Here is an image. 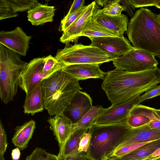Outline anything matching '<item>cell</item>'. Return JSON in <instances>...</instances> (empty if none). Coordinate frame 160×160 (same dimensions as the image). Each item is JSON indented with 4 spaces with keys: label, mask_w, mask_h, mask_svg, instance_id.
I'll use <instances>...</instances> for the list:
<instances>
[{
    "label": "cell",
    "mask_w": 160,
    "mask_h": 160,
    "mask_svg": "<svg viewBox=\"0 0 160 160\" xmlns=\"http://www.w3.org/2000/svg\"><path fill=\"white\" fill-rule=\"evenodd\" d=\"M16 12L29 10L39 3L36 0H8Z\"/></svg>",
    "instance_id": "cell-27"
},
{
    "label": "cell",
    "mask_w": 160,
    "mask_h": 160,
    "mask_svg": "<svg viewBox=\"0 0 160 160\" xmlns=\"http://www.w3.org/2000/svg\"><path fill=\"white\" fill-rule=\"evenodd\" d=\"M99 8L95 1L88 5L87 8L80 17L63 32L60 38V42L65 44L70 42H77L87 22Z\"/></svg>",
    "instance_id": "cell-12"
},
{
    "label": "cell",
    "mask_w": 160,
    "mask_h": 160,
    "mask_svg": "<svg viewBox=\"0 0 160 160\" xmlns=\"http://www.w3.org/2000/svg\"><path fill=\"white\" fill-rule=\"evenodd\" d=\"M153 159L154 158H152L151 155H150L148 157L136 160H153Z\"/></svg>",
    "instance_id": "cell-44"
},
{
    "label": "cell",
    "mask_w": 160,
    "mask_h": 160,
    "mask_svg": "<svg viewBox=\"0 0 160 160\" xmlns=\"http://www.w3.org/2000/svg\"><path fill=\"white\" fill-rule=\"evenodd\" d=\"M62 69L42 81L44 108L51 116L63 114L75 94L82 89L78 81Z\"/></svg>",
    "instance_id": "cell-3"
},
{
    "label": "cell",
    "mask_w": 160,
    "mask_h": 160,
    "mask_svg": "<svg viewBox=\"0 0 160 160\" xmlns=\"http://www.w3.org/2000/svg\"><path fill=\"white\" fill-rule=\"evenodd\" d=\"M120 2V0H113L105 6L102 10L105 13L110 15L120 14L122 11H125V9L123 6L119 4Z\"/></svg>",
    "instance_id": "cell-30"
},
{
    "label": "cell",
    "mask_w": 160,
    "mask_h": 160,
    "mask_svg": "<svg viewBox=\"0 0 160 160\" xmlns=\"http://www.w3.org/2000/svg\"><path fill=\"white\" fill-rule=\"evenodd\" d=\"M88 130L82 129L74 131L66 140L62 149L59 150L58 157H64L79 154L78 148L81 139Z\"/></svg>",
    "instance_id": "cell-22"
},
{
    "label": "cell",
    "mask_w": 160,
    "mask_h": 160,
    "mask_svg": "<svg viewBox=\"0 0 160 160\" xmlns=\"http://www.w3.org/2000/svg\"><path fill=\"white\" fill-rule=\"evenodd\" d=\"M132 128L126 121L95 125L88 129L91 137L86 156L92 160H106Z\"/></svg>",
    "instance_id": "cell-4"
},
{
    "label": "cell",
    "mask_w": 160,
    "mask_h": 160,
    "mask_svg": "<svg viewBox=\"0 0 160 160\" xmlns=\"http://www.w3.org/2000/svg\"><path fill=\"white\" fill-rule=\"evenodd\" d=\"M90 45L118 57L128 53L134 49L130 42L124 36L89 37Z\"/></svg>",
    "instance_id": "cell-10"
},
{
    "label": "cell",
    "mask_w": 160,
    "mask_h": 160,
    "mask_svg": "<svg viewBox=\"0 0 160 160\" xmlns=\"http://www.w3.org/2000/svg\"><path fill=\"white\" fill-rule=\"evenodd\" d=\"M139 97L106 108L98 117L96 125H108L126 121L131 111L141 103Z\"/></svg>",
    "instance_id": "cell-9"
},
{
    "label": "cell",
    "mask_w": 160,
    "mask_h": 160,
    "mask_svg": "<svg viewBox=\"0 0 160 160\" xmlns=\"http://www.w3.org/2000/svg\"><path fill=\"white\" fill-rule=\"evenodd\" d=\"M45 57L36 58L24 67L19 78V86L26 94L36 86L57 71L45 72L44 70Z\"/></svg>",
    "instance_id": "cell-8"
},
{
    "label": "cell",
    "mask_w": 160,
    "mask_h": 160,
    "mask_svg": "<svg viewBox=\"0 0 160 160\" xmlns=\"http://www.w3.org/2000/svg\"><path fill=\"white\" fill-rule=\"evenodd\" d=\"M20 150L17 148L12 151L11 157L12 160H19L20 157Z\"/></svg>",
    "instance_id": "cell-40"
},
{
    "label": "cell",
    "mask_w": 160,
    "mask_h": 160,
    "mask_svg": "<svg viewBox=\"0 0 160 160\" xmlns=\"http://www.w3.org/2000/svg\"><path fill=\"white\" fill-rule=\"evenodd\" d=\"M120 2L123 5L125 9V11L127 12L129 15L132 17L134 16L133 12L135 8L132 6L129 0H120Z\"/></svg>",
    "instance_id": "cell-38"
},
{
    "label": "cell",
    "mask_w": 160,
    "mask_h": 160,
    "mask_svg": "<svg viewBox=\"0 0 160 160\" xmlns=\"http://www.w3.org/2000/svg\"><path fill=\"white\" fill-rule=\"evenodd\" d=\"M89 37H118L108 30L95 22L92 18L87 22L81 36Z\"/></svg>",
    "instance_id": "cell-24"
},
{
    "label": "cell",
    "mask_w": 160,
    "mask_h": 160,
    "mask_svg": "<svg viewBox=\"0 0 160 160\" xmlns=\"http://www.w3.org/2000/svg\"><path fill=\"white\" fill-rule=\"evenodd\" d=\"M151 121V119L148 116L131 111L126 122L130 127L134 128L146 124Z\"/></svg>",
    "instance_id": "cell-25"
},
{
    "label": "cell",
    "mask_w": 160,
    "mask_h": 160,
    "mask_svg": "<svg viewBox=\"0 0 160 160\" xmlns=\"http://www.w3.org/2000/svg\"><path fill=\"white\" fill-rule=\"evenodd\" d=\"M35 128V122L33 120L18 126L15 129L14 135L12 139L14 146L20 150L27 148Z\"/></svg>",
    "instance_id": "cell-20"
},
{
    "label": "cell",
    "mask_w": 160,
    "mask_h": 160,
    "mask_svg": "<svg viewBox=\"0 0 160 160\" xmlns=\"http://www.w3.org/2000/svg\"><path fill=\"white\" fill-rule=\"evenodd\" d=\"M7 138L6 132L2 121L0 122V154L3 155L8 146Z\"/></svg>",
    "instance_id": "cell-34"
},
{
    "label": "cell",
    "mask_w": 160,
    "mask_h": 160,
    "mask_svg": "<svg viewBox=\"0 0 160 160\" xmlns=\"http://www.w3.org/2000/svg\"><path fill=\"white\" fill-rule=\"evenodd\" d=\"M65 67L72 64L103 63L113 61L118 57L98 48L81 43L66 44L64 48L58 50L55 57Z\"/></svg>",
    "instance_id": "cell-6"
},
{
    "label": "cell",
    "mask_w": 160,
    "mask_h": 160,
    "mask_svg": "<svg viewBox=\"0 0 160 160\" xmlns=\"http://www.w3.org/2000/svg\"><path fill=\"white\" fill-rule=\"evenodd\" d=\"M58 158V160H92L82 153Z\"/></svg>",
    "instance_id": "cell-37"
},
{
    "label": "cell",
    "mask_w": 160,
    "mask_h": 160,
    "mask_svg": "<svg viewBox=\"0 0 160 160\" xmlns=\"http://www.w3.org/2000/svg\"><path fill=\"white\" fill-rule=\"evenodd\" d=\"M153 141L134 143L124 146L118 150L112 152L108 156L106 160L121 157Z\"/></svg>",
    "instance_id": "cell-28"
},
{
    "label": "cell",
    "mask_w": 160,
    "mask_h": 160,
    "mask_svg": "<svg viewBox=\"0 0 160 160\" xmlns=\"http://www.w3.org/2000/svg\"><path fill=\"white\" fill-rule=\"evenodd\" d=\"M157 0H129L134 8L155 6Z\"/></svg>",
    "instance_id": "cell-35"
},
{
    "label": "cell",
    "mask_w": 160,
    "mask_h": 160,
    "mask_svg": "<svg viewBox=\"0 0 160 160\" xmlns=\"http://www.w3.org/2000/svg\"><path fill=\"white\" fill-rule=\"evenodd\" d=\"M0 160H5L3 156V155L0 154Z\"/></svg>",
    "instance_id": "cell-47"
},
{
    "label": "cell",
    "mask_w": 160,
    "mask_h": 160,
    "mask_svg": "<svg viewBox=\"0 0 160 160\" xmlns=\"http://www.w3.org/2000/svg\"><path fill=\"white\" fill-rule=\"evenodd\" d=\"M50 154L41 148H36L25 160H48Z\"/></svg>",
    "instance_id": "cell-31"
},
{
    "label": "cell",
    "mask_w": 160,
    "mask_h": 160,
    "mask_svg": "<svg viewBox=\"0 0 160 160\" xmlns=\"http://www.w3.org/2000/svg\"><path fill=\"white\" fill-rule=\"evenodd\" d=\"M48 160H58L57 156L50 153Z\"/></svg>",
    "instance_id": "cell-43"
},
{
    "label": "cell",
    "mask_w": 160,
    "mask_h": 160,
    "mask_svg": "<svg viewBox=\"0 0 160 160\" xmlns=\"http://www.w3.org/2000/svg\"><path fill=\"white\" fill-rule=\"evenodd\" d=\"M92 19L118 37L124 36V32L127 30L128 19L123 14L111 15L105 13L102 9H98Z\"/></svg>",
    "instance_id": "cell-13"
},
{
    "label": "cell",
    "mask_w": 160,
    "mask_h": 160,
    "mask_svg": "<svg viewBox=\"0 0 160 160\" xmlns=\"http://www.w3.org/2000/svg\"><path fill=\"white\" fill-rule=\"evenodd\" d=\"M155 112L160 117V109H155Z\"/></svg>",
    "instance_id": "cell-46"
},
{
    "label": "cell",
    "mask_w": 160,
    "mask_h": 160,
    "mask_svg": "<svg viewBox=\"0 0 160 160\" xmlns=\"http://www.w3.org/2000/svg\"><path fill=\"white\" fill-rule=\"evenodd\" d=\"M20 56L0 44V96L5 104L13 100L17 94L20 73L27 63Z\"/></svg>",
    "instance_id": "cell-5"
},
{
    "label": "cell",
    "mask_w": 160,
    "mask_h": 160,
    "mask_svg": "<svg viewBox=\"0 0 160 160\" xmlns=\"http://www.w3.org/2000/svg\"><path fill=\"white\" fill-rule=\"evenodd\" d=\"M93 107L90 96L85 92L79 91L74 95L66 110L75 122L81 118Z\"/></svg>",
    "instance_id": "cell-17"
},
{
    "label": "cell",
    "mask_w": 160,
    "mask_h": 160,
    "mask_svg": "<svg viewBox=\"0 0 160 160\" xmlns=\"http://www.w3.org/2000/svg\"><path fill=\"white\" fill-rule=\"evenodd\" d=\"M160 156V148L158 149L154 152L151 155L152 158H156Z\"/></svg>",
    "instance_id": "cell-42"
},
{
    "label": "cell",
    "mask_w": 160,
    "mask_h": 160,
    "mask_svg": "<svg viewBox=\"0 0 160 160\" xmlns=\"http://www.w3.org/2000/svg\"><path fill=\"white\" fill-rule=\"evenodd\" d=\"M160 83V68L138 72L116 68L106 72L102 87L111 106L127 102Z\"/></svg>",
    "instance_id": "cell-1"
},
{
    "label": "cell",
    "mask_w": 160,
    "mask_h": 160,
    "mask_svg": "<svg viewBox=\"0 0 160 160\" xmlns=\"http://www.w3.org/2000/svg\"><path fill=\"white\" fill-rule=\"evenodd\" d=\"M116 68L129 72H138L155 68L158 64L155 57L141 49L134 48L112 61Z\"/></svg>",
    "instance_id": "cell-7"
},
{
    "label": "cell",
    "mask_w": 160,
    "mask_h": 160,
    "mask_svg": "<svg viewBox=\"0 0 160 160\" xmlns=\"http://www.w3.org/2000/svg\"><path fill=\"white\" fill-rule=\"evenodd\" d=\"M113 0H98L95 1L98 4L102 7L105 6L108 3L112 2Z\"/></svg>",
    "instance_id": "cell-41"
},
{
    "label": "cell",
    "mask_w": 160,
    "mask_h": 160,
    "mask_svg": "<svg viewBox=\"0 0 160 160\" xmlns=\"http://www.w3.org/2000/svg\"><path fill=\"white\" fill-rule=\"evenodd\" d=\"M88 7V5L85 6L75 13L67 15L61 21L59 31H65L80 17Z\"/></svg>",
    "instance_id": "cell-26"
},
{
    "label": "cell",
    "mask_w": 160,
    "mask_h": 160,
    "mask_svg": "<svg viewBox=\"0 0 160 160\" xmlns=\"http://www.w3.org/2000/svg\"><path fill=\"white\" fill-rule=\"evenodd\" d=\"M50 128L53 132L58 143L59 150L62 148L66 140L73 132V122L63 113L54 115L47 120Z\"/></svg>",
    "instance_id": "cell-15"
},
{
    "label": "cell",
    "mask_w": 160,
    "mask_h": 160,
    "mask_svg": "<svg viewBox=\"0 0 160 160\" xmlns=\"http://www.w3.org/2000/svg\"><path fill=\"white\" fill-rule=\"evenodd\" d=\"M153 160H160V156L153 159Z\"/></svg>",
    "instance_id": "cell-49"
},
{
    "label": "cell",
    "mask_w": 160,
    "mask_h": 160,
    "mask_svg": "<svg viewBox=\"0 0 160 160\" xmlns=\"http://www.w3.org/2000/svg\"><path fill=\"white\" fill-rule=\"evenodd\" d=\"M160 148V139L149 142L121 157L107 160H136L148 157Z\"/></svg>",
    "instance_id": "cell-23"
},
{
    "label": "cell",
    "mask_w": 160,
    "mask_h": 160,
    "mask_svg": "<svg viewBox=\"0 0 160 160\" xmlns=\"http://www.w3.org/2000/svg\"><path fill=\"white\" fill-rule=\"evenodd\" d=\"M55 9L53 6L40 3L27 12L28 20L33 25L38 26L47 22H52Z\"/></svg>",
    "instance_id": "cell-19"
},
{
    "label": "cell",
    "mask_w": 160,
    "mask_h": 160,
    "mask_svg": "<svg viewBox=\"0 0 160 160\" xmlns=\"http://www.w3.org/2000/svg\"><path fill=\"white\" fill-rule=\"evenodd\" d=\"M18 14L15 12L8 0L0 1V20L17 16Z\"/></svg>",
    "instance_id": "cell-29"
},
{
    "label": "cell",
    "mask_w": 160,
    "mask_h": 160,
    "mask_svg": "<svg viewBox=\"0 0 160 160\" xmlns=\"http://www.w3.org/2000/svg\"><path fill=\"white\" fill-rule=\"evenodd\" d=\"M126 33L134 48L160 58V23L157 15L150 9L137 10L128 23Z\"/></svg>",
    "instance_id": "cell-2"
},
{
    "label": "cell",
    "mask_w": 160,
    "mask_h": 160,
    "mask_svg": "<svg viewBox=\"0 0 160 160\" xmlns=\"http://www.w3.org/2000/svg\"><path fill=\"white\" fill-rule=\"evenodd\" d=\"M157 18L160 23V13L157 15Z\"/></svg>",
    "instance_id": "cell-48"
},
{
    "label": "cell",
    "mask_w": 160,
    "mask_h": 160,
    "mask_svg": "<svg viewBox=\"0 0 160 160\" xmlns=\"http://www.w3.org/2000/svg\"><path fill=\"white\" fill-rule=\"evenodd\" d=\"M100 64L97 63L72 64L66 66L62 70L78 81L92 78L103 79L106 72L100 69Z\"/></svg>",
    "instance_id": "cell-16"
},
{
    "label": "cell",
    "mask_w": 160,
    "mask_h": 160,
    "mask_svg": "<svg viewBox=\"0 0 160 160\" xmlns=\"http://www.w3.org/2000/svg\"><path fill=\"white\" fill-rule=\"evenodd\" d=\"M155 6L160 9V0H157Z\"/></svg>",
    "instance_id": "cell-45"
},
{
    "label": "cell",
    "mask_w": 160,
    "mask_h": 160,
    "mask_svg": "<svg viewBox=\"0 0 160 160\" xmlns=\"http://www.w3.org/2000/svg\"><path fill=\"white\" fill-rule=\"evenodd\" d=\"M23 107L24 112L30 114L32 115L42 112L44 109L42 82L38 83L29 92L26 94Z\"/></svg>",
    "instance_id": "cell-18"
},
{
    "label": "cell",
    "mask_w": 160,
    "mask_h": 160,
    "mask_svg": "<svg viewBox=\"0 0 160 160\" xmlns=\"http://www.w3.org/2000/svg\"><path fill=\"white\" fill-rule=\"evenodd\" d=\"M31 38L19 27L10 31L2 30L0 32V43L23 56L26 55Z\"/></svg>",
    "instance_id": "cell-11"
},
{
    "label": "cell",
    "mask_w": 160,
    "mask_h": 160,
    "mask_svg": "<svg viewBox=\"0 0 160 160\" xmlns=\"http://www.w3.org/2000/svg\"><path fill=\"white\" fill-rule=\"evenodd\" d=\"M160 96V85H157L145 92L143 94L140 96V102L146 100Z\"/></svg>",
    "instance_id": "cell-33"
},
{
    "label": "cell",
    "mask_w": 160,
    "mask_h": 160,
    "mask_svg": "<svg viewBox=\"0 0 160 160\" xmlns=\"http://www.w3.org/2000/svg\"><path fill=\"white\" fill-rule=\"evenodd\" d=\"M148 123L132 128L112 152L127 145L153 141L160 139V131L151 128Z\"/></svg>",
    "instance_id": "cell-14"
},
{
    "label": "cell",
    "mask_w": 160,
    "mask_h": 160,
    "mask_svg": "<svg viewBox=\"0 0 160 160\" xmlns=\"http://www.w3.org/2000/svg\"><path fill=\"white\" fill-rule=\"evenodd\" d=\"M105 109L101 105L93 106L81 118L73 123L72 128L73 131L89 129L92 128L96 124L98 117Z\"/></svg>",
    "instance_id": "cell-21"
},
{
    "label": "cell",
    "mask_w": 160,
    "mask_h": 160,
    "mask_svg": "<svg viewBox=\"0 0 160 160\" xmlns=\"http://www.w3.org/2000/svg\"><path fill=\"white\" fill-rule=\"evenodd\" d=\"M85 1L84 0H74L67 15H69L74 13L84 7Z\"/></svg>",
    "instance_id": "cell-36"
},
{
    "label": "cell",
    "mask_w": 160,
    "mask_h": 160,
    "mask_svg": "<svg viewBox=\"0 0 160 160\" xmlns=\"http://www.w3.org/2000/svg\"><path fill=\"white\" fill-rule=\"evenodd\" d=\"M91 134L89 130L82 137L79 144L78 151L79 153L86 154L89 146Z\"/></svg>",
    "instance_id": "cell-32"
},
{
    "label": "cell",
    "mask_w": 160,
    "mask_h": 160,
    "mask_svg": "<svg viewBox=\"0 0 160 160\" xmlns=\"http://www.w3.org/2000/svg\"><path fill=\"white\" fill-rule=\"evenodd\" d=\"M149 126L151 128L160 131V121L151 120L148 123Z\"/></svg>",
    "instance_id": "cell-39"
}]
</instances>
